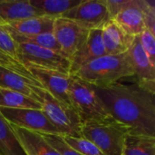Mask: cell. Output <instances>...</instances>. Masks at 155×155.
Returning <instances> with one entry per match:
<instances>
[{"instance_id": "6da1fadb", "label": "cell", "mask_w": 155, "mask_h": 155, "mask_svg": "<svg viewBox=\"0 0 155 155\" xmlns=\"http://www.w3.org/2000/svg\"><path fill=\"white\" fill-rule=\"evenodd\" d=\"M94 89L112 119L127 128L130 134L155 137V94L135 83L118 82Z\"/></svg>"}, {"instance_id": "7a4b0ae2", "label": "cell", "mask_w": 155, "mask_h": 155, "mask_svg": "<svg viewBox=\"0 0 155 155\" xmlns=\"http://www.w3.org/2000/svg\"><path fill=\"white\" fill-rule=\"evenodd\" d=\"M94 87L104 88L118 83L121 79L133 77L134 70L128 54H105L81 67L74 74Z\"/></svg>"}, {"instance_id": "3957f363", "label": "cell", "mask_w": 155, "mask_h": 155, "mask_svg": "<svg viewBox=\"0 0 155 155\" xmlns=\"http://www.w3.org/2000/svg\"><path fill=\"white\" fill-rule=\"evenodd\" d=\"M68 95L71 106L82 123L113 120L94 87L74 75L71 77Z\"/></svg>"}, {"instance_id": "277c9868", "label": "cell", "mask_w": 155, "mask_h": 155, "mask_svg": "<svg viewBox=\"0 0 155 155\" xmlns=\"http://www.w3.org/2000/svg\"><path fill=\"white\" fill-rule=\"evenodd\" d=\"M129 131L114 120L84 122L81 125V137L96 145L104 155H122Z\"/></svg>"}, {"instance_id": "5b68a950", "label": "cell", "mask_w": 155, "mask_h": 155, "mask_svg": "<svg viewBox=\"0 0 155 155\" xmlns=\"http://www.w3.org/2000/svg\"><path fill=\"white\" fill-rule=\"evenodd\" d=\"M31 88L41 104V110L62 135L81 137L82 122L72 107L59 102L41 87L32 85Z\"/></svg>"}, {"instance_id": "8992f818", "label": "cell", "mask_w": 155, "mask_h": 155, "mask_svg": "<svg viewBox=\"0 0 155 155\" xmlns=\"http://www.w3.org/2000/svg\"><path fill=\"white\" fill-rule=\"evenodd\" d=\"M16 59L25 68L40 67L70 74L71 61L59 52L27 44H17Z\"/></svg>"}, {"instance_id": "52a82bcc", "label": "cell", "mask_w": 155, "mask_h": 155, "mask_svg": "<svg viewBox=\"0 0 155 155\" xmlns=\"http://www.w3.org/2000/svg\"><path fill=\"white\" fill-rule=\"evenodd\" d=\"M0 114L10 124L16 127L42 134L62 135L41 109L0 108Z\"/></svg>"}, {"instance_id": "ba28073f", "label": "cell", "mask_w": 155, "mask_h": 155, "mask_svg": "<svg viewBox=\"0 0 155 155\" xmlns=\"http://www.w3.org/2000/svg\"><path fill=\"white\" fill-rule=\"evenodd\" d=\"M61 17L72 20L88 31L102 29L111 19L104 0L82 1Z\"/></svg>"}, {"instance_id": "9c48e42d", "label": "cell", "mask_w": 155, "mask_h": 155, "mask_svg": "<svg viewBox=\"0 0 155 155\" xmlns=\"http://www.w3.org/2000/svg\"><path fill=\"white\" fill-rule=\"evenodd\" d=\"M53 34L61 54L71 61L85 42L89 31L72 20L58 17L54 20Z\"/></svg>"}, {"instance_id": "30bf717a", "label": "cell", "mask_w": 155, "mask_h": 155, "mask_svg": "<svg viewBox=\"0 0 155 155\" xmlns=\"http://www.w3.org/2000/svg\"><path fill=\"white\" fill-rule=\"evenodd\" d=\"M127 54L134 70V83L144 90L155 94V65L143 51L139 36H134Z\"/></svg>"}, {"instance_id": "8fae6325", "label": "cell", "mask_w": 155, "mask_h": 155, "mask_svg": "<svg viewBox=\"0 0 155 155\" xmlns=\"http://www.w3.org/2000/svg\"><path fill=\"white\" fill-rule=\"evenodd\" d=\"M26 68L34 76V78L40 84L43 89L48 92L59 102L72 107L68 95L72 77L71 74L40 67L29 66Z\"/></svg>"}, {"instance_id": "7c38bea8", "label": "cell", "mask_w": 155, "mask_h": 155, "mask_svg": "<svg viewBox=\"0 0 155 155\" xmlns=\"http://www.w3.org/2000/svg\"><path fill=\"white\" fill-rule=\"evenodd\" d=\"M105 54L106 51L102 38V29L89 31L85 42L71 59L70 74H74L84 65Z\"/></svg>"}, {"instance_id": "4fadbf2b", "label": "cell", "mask_w": 155, "mask_h": 155, "mask_svg": "<svg viewBox=\"0 0 155 155\" xmlns=\"http://www.w3.org/2000/svg\"><path fill=\"white\" fill-rule=\"evenodd\" d=\"M102 38L106 54L126 53L134 38L128 35L114 19H110L102 28Z\"/></svg>"}, {"instance_id": "5bb4252c", "label": "cell", "mask_w": 155, "mask_h": 155, "mask_svg": "<svg viewBox=\"0 0 155 155\" xmlns=\"http://www.w3.org/2000/svg\"><path fill=\"white\" fill-rule=\"evenodd\" d=\"M45 15L29 0H0V25Z\"/></svg>"}, {"instance_id": "9a60e30c", "label": "cell", "mask_w": 155, "mask_h": 155, "mask_svg": "<svg viewBox=\"0 0 155 155\" xmlns=\"http://www.w3.org/2000/svg\"><path fill=\"white\" fill-rule=\"evenodd\" d=\"M10 125L25 155H60L41 134Z\"/></svg>"}, {"instance_id": "2e32d148", "label": "cell", "mask_w": 155, "mask_h": 155, "mask_svg": "<svg viewBox=\"0 0 155 155\" xmlns=\"http://www.w3.org/2000/svg\"><path fill=\"white\" fill-rule=\"evenodd\" d=\"M114 20L131 36H138L146 29L140 0H132Z\"/></svg>"}, {"instance_id": "e0dca14e", "label": "cell", "mask_w": 155, "mask_h": 155, "mask_svg": "<svg viewBox=\"0 0 155 155\" xmlns=\"http://www.w3.org/2000/svg\"><path fill=\"white\" fill-rule=\"evenodd\" d=\"M32 85L41 87L39 84L35 83L11 70L0 66V88L18 92L37 101V97L31 88Z\"/></svg>"}, {"instance_id": "ac0fdd59", "label": "cell", "mask_w": 155, "mask_h": 155, "mask_svg": "<svg viewBox=\"0 0 155 155\" xmlns=\"http://www.w3.org/2000/svg\"><path fill=\"white\" fill-rule=\"evenodd\" d=\"M55 18L48 15L30 17L7 25L16 33L23 35H36L45 33H53Z\"/></svg>"}, {"instance_id": "d6986e66", "label": "cell", "mask_w": 155, "mask_h": 155, "mask_svg": "<svg viewBox=\"0 0 155 155\" xmlns=\"http://www.w3.org/2000/svg\"><path fill=\"white\" fill-rule=\"evenodd\" d=\"M122 155H155V137L127 134Z\"/></svg>"}, {"instance_id": "ffe728a7", "label": "cell", "mask_w": 155, "mask_h": 155, "mask_svg": "<svg viewBox=\"0 0 155 155\" xmlns=\"http://www.w3.org/2000/svg\"><path fill=\"white\" fill-rule=\"evenodd\" d=\"M0 108L10 109H41V104L18 92L0 88Z\"/></svg>"}, {"instance_id": "44dd1931", "label": "cell", "mask_w": 155, "mask_h": 155, "mask_svg": "<svg viewBox=\"0 0 155 155\" xmlns=\"http://www.w3.org/2000/svg\"><path fill=\"white\" fill-rule=\"evenodd\" d=\"M30 3L45 15L54 18L61 17L64 13L78 5L83 0H29Z\"/></svg>"}, {"instance_id": "7402d4cb", "label": "cell", "mask_w": 155, "mask_h": 155, "mask_svg": "<svg viewBox=\"0 0 155 155\" xmlns=\"http://www.w3.org/2000/svg\"><path fill=\"white\" fill-rule=\"evenodd\" d=\"M0 155H25L10 124L0 114Z\"/></svg>"}, {"instance_id": "603a6c76", "label": "cell", "mask_w": 155, "mask_h": 155, "mask_svg": "<svg viewBox=\"0 0 155 155\" xmlns=\"http://www.w3.org/2000/svg\"><path fill=\"white\" fill-rule=\"evenodd\" d=\"M8 31L10 32L12 37L17 44H27L32 45H36L39 47L46 48L55 52H60V47L55 40V37L53 33H45L36 35H23L16 33L7 25H5Z\"/></svg>"}, {"instance_id": "cb8c5ba5", "label": "cell", "mask_w": 155, "mask_h": 155, "mask_svg": "<svg viewBox=\"0 0 155 155\" xmlns=\"http://www.w3.org/2000/svg\"><path fill=\"white\" fill-rule=\"evenodd\" d=\"M64 141L74 150L82 155H104L100 149L84 137L62 135Z\"/></svg>"}, {"instance_id": "d4e9b609", "label": "cell", "mask_w": 155, "mask_h": 155, "mask_svg": "<svg viewBox=\"0 0 155 155\" xmlns=\"http://www.w3.org/2000/svg\"><path fill=\"white\" fill-rule=\"evenodd\" d=\"M0 66L1 67H4V68H6L8 70H11L35 83H37L39 84L35 78L34 76L31 74V73L27 70V68H25L20 62H18L16 59L4 54L3 52L0 51ZM42 87V86H41Z\"/></svg>"}, {"instance_id": "484cf974", "label": "cell", "mask_w": 155, "mask_h": 155, "mask_svg": "<svg viewBox=\"0 0 155 155\" xmlns=\"http://www.w3.org/2000/svg\"><path fill=\"white\" fill-rule=\"evenodd\" d=\"M0 51L15 59L17 58V43L5 25H0Z\"/></svg>"}, {"instance_id": "4316f807", "label": "cell", "mask_w": 155, "mask_h": 155, "mask_svg": "<svg viewBox=\"0 0 155 155\" xmlns=\"http://www.w3.org/2000/svg\"><path fill=\"white\" fill-rule=\"evenodd\" d=\"M45 140L60 155H82L71 148L60 134H42Z\"/></svg>"}, {"instance_id": "83f0119b", "label": "cell", "mask_w": 155, "mask_h": 155, "mask_svg": "<svg viewBox=\"0 0 155 155\" xmlns=\"http://www.w3.org/2000/svg\"><path fill=\"white\" fill-rule=\"evenodd\" d=\"M139 36L142 47L151 63L155 65V35L145 29Z\"/></svg>"}, {"instance_id": "f1b7e54d", "label": "cell", "mask_w": 155, "mask_h": 155, "mask_svg": "<svg viewBox=\"0 0 155 155\" xmlns=\"http://www.w3.org/2000/svg\"><path fill=\"white\" fill-rule=\"evenodd\" d=\"M141 7L143 13L145 27L152 34L155 35V5L153 1L140 0Z\"/></svg>"}, {"instance_id": "f546056e", "label": "cell", "mask_w": 155, "mask_h": 155, "mask_svg": "<svg viewBox=\"0 0 155 155\" xmlns=\"http://www.w3.org/2000/svg\"><path fill=\"white\" fill-rule=\"evenodd\" d=\"M105 5L111 19H114L115 15L121 12L124 8L130 5L132 0H104Z\"/></svg>"}]
</instances>
